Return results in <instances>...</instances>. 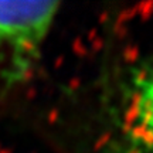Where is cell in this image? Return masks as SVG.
<instances>
[{"label":"cell","mask_w":153,"mask_h":153,"mask_svg":"<svg viewBox=\"0 0 153 153\" xmlns=\"http://www.w3.org/2000/svg\"><path fill=\"white\" fill-rule=\"evenodd\" d=\"M60 1H0V116L34 81Z\"/></svg>","instance_id":"1"},{"label":"cell","mask_w":153,"mask_h":153,"mask_svg":"<svg viewBox=\"0 0 153 153\" xmlns=\"http://www.w3.org/2000/svg\"><path fill=\"white\" fill-rule=\"evenodd\" d=\"M112 123L122 153H153V62L133 67L120 79Z\"/></svg>","instance_id":"2"}]
</instances>
